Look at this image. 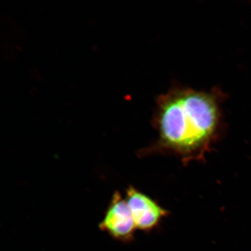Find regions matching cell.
Segmentation results:
<instances>
[{"label":"cell","instance_id":"2","mask_svg":"<svg viewBox=\"0 0 251 251\" xmlns=\"http://www.w3.org/2000/svg\"><path fill=\"white\" fill-rule=\"evenodd\" d=\"M99 227L121 242L130 243L134 240L137 227L132 213L126 201L119 191L113 194Z\"/></svg>","mask_w":251,"mask_h":251},{"label":"cell","instance_id":"3","mask_svg":"<svg viewBox=\"0 0 251 251\" xmlns=\"http://www.w3.org/2000/svg\"><path fill=\"white\" fill-rule=\"evenodd\" d=\"M125 199L138 230L147 233L151 231L169 214L168 210L132 186L126 190Z\"/></svg>","mask_w":251,"mask_h":251},{"label":"cell","instance_id":"1","mask_svg":"<svg viewBox=\"0 0 251 251\" xmlns=\"http://www.w3.org/2000/svg\"><path fill=\"white\" fill-rule=\"evenodd\" d=\"M154 122L158 139L144 153H171L186 165L204 161L222 128L215 97L191 89L173 91L160 98Z\"/></svg>","mask_w":251,"mask_h":251}]
</instances>
